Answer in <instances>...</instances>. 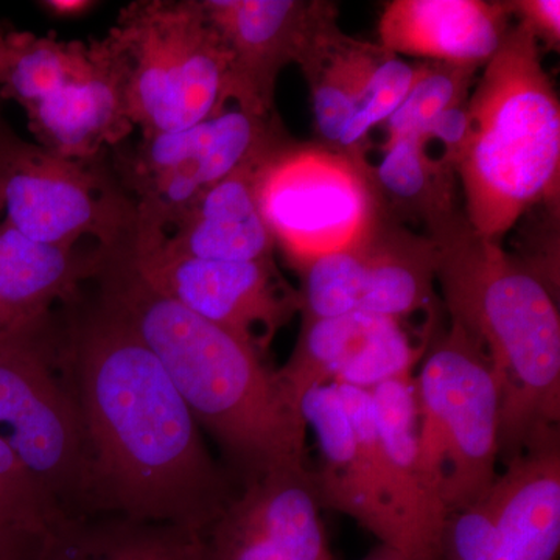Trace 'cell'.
Here are the masks:
<instances>
[{
	"mask_svg": "<svg viewBox=\"0 0 560 560\" xmlns=\"http://www.w3.org/2000/svg\"><path fill=\"white\" fill-rule=\"evenodd\" d=\"M109 33L127 60L132 124L145 138L228 109L231 58L201 0L132 2Z\"/></svg>",
	"mask_w": 560,
	"mask_h": 560,
	"instance_id": "cell-6",
	"label": "cell"
},
{
	"mask_svg": "<svg viewBox=\"0 0 560 560\" xmlns=\"http://www.w3.org/2000/svg\"><path fill=\"white\" fill-rule=\"evenodd\" d=\"M470 130L455 168L467 224L501 243L533 206L555 200L560 179V103L536 36L518 24L467 98Z\"/></svg>",
	"mask_w": 560,
	"mask_h": 560,
	"instance_id": "cell-4",
	"label": "cell"
},
{
	"mask_svg": "<svg viewBox=\"0 0 560 560\" xmlns=\"http://www.w3.org/2000/svg\"><path fill=\"white\" fill-rule=\"evenodd\" d=\"M383 219L359 245L301 268L302 319L363 312L404 323L430 311L436 282L433 242Z\"/></svg>",
	"mask_w": 560,
	"mask_h": 560,
	"instance_id": "cell-13",
	"label": "cell"
},
{
	"mask_svg": "<svg viewBox=\"0 0 560 560\" xmlns=\"http://www.w3.org/2000/svg\"><path fill=\"white\" fill-rule=\"evenodd\" d=\"M279 145L268 116L235 108L121 150L116 176L138 212L135 246L158 241L206 190Z\"/></svg>",
	"mask_w": 560,
	"mask_h": 560,
	"instance_id": "cell-10",
	"label": "cell"
},
{
	"mask_svg": "<svg viewBox=\"0 0 560 560\" xmlns=\"http://www.w3.org/2000/svg\"><path fill=\"white\" fill-rule=\"evenodd\" d=\"M374 404L378 447L390 478L412 518L442 555L447 514L423 485L418 460V405L415 378H396L370 390Z\"/></svg>",
	"mask_w": 560,
	"mask_h": 560,
	"instance_id": "cell-23",
	"label": "cell"
},
{
	"mask_svg": "<svg viewBox=\"0 0 560 560\" xmlns=\"http://www.w3.org/2000/svg\"><path fill=\"white\" fill-rule=\"evenodd\" d=\"M300 411L318 442L320 470L313 480L320 506L348 515L410 560H442L390 478L370 390L316 386L302 394Z\"/></svg>",
	"mask_w": 560,
	"mask_h": 560,
	"instance_id": "cell-8",
	"label": "cell"
},
{
	"mask_svg": "<svg viewBox=\"0 0 560 560\" xmlns=\"http://www.w3.org/2000/svg\"><path fill=\"white\" fill-rule=\"evenodd\" d=\"M98 5L91 0H43L39 7L46 10L51 16L57 18H79Z\"/></svg>",
	"mask_w": 560,
	"mask_h": 560,
	"instance_id": "cell-32",
	"label": "cell"
},
{
	"mask_svg": "<svg viewBox=\"0 0 560 560\" xmlns=\"http://www.w3.org/2000/svg\"><path fill=\"white\" fill-rule=\"evenodd\" d=\"M415 393L420 477L448 517L499 477V382L480 346L451 323L420 360Z\"/></svg>",
	"mask_w": 560,
	"mask_h": 560,
	"instance_id": "cell-5",
	"label": "cell"
},
{
	"mask_svg": "<svg viewBox=\"0 0 560 560\" xmlns=\"http://www.w3.org/2000/svg\"><path fill=\"white\" fill-rule=\"evenodd\" d=\"M106 248L55 246L33 242L0 223V331L49 315L51 305L72 296L80 282L94 279Z\"/></svg>",
	"mask_w": 560,
	"mask_h": 560,
	"instance_id": "cell-21",
	"label": "cell"
},
{
	"mask_svg": "<svg viewBox=\"0 0 560 560\" xmlns=\"http://www.w3.org/2000/svg\"><path fill=\"white\" fill-rule=\"evenodd\" d=\"M257 197L298 270L359 245L385 217L366 162L326 147L282 143L261 164Z\"/></svg>",
	"mask_w": 560,
	"mask_h": 560,
	"instance_id": "cell-9",
	"label": "cell"
},
{
	"mask_svg": "<svg viewBox=\"0 0 560 560\" xmlns=\"http://www.w3.org/2000/svg\"><path fill=\"white\" fill-rule=\"evenodd\" d=\"M429 345H416L401 320L370 313L302 319L296 348L278 375L298 405L316 386L371 390L412 375Z\"/></svg>",
	"mask_w": 560,
	"mask_h": 560,
	"instance_id": "cell-16",
	"label": "cell"
},
{
	"mask_svg": "<svg viewBox=\"0 0 560 560\" xmlns=\"http://www.w3.org/2000/svg\"><path fill=\"white\" fill-rule=\"evenodd\" d=\"M512 14H518L523 27L528 28L537 43L558 49L560 43L559 0H523L508 3Z\"/></svg>",
	"mask_w": 560,
	"mask_h": 560,
	"instance_id": "cell-30",
	"label": "cell"
},
{
	"mask_svg": "<svg viewBox=\"0 0 560 560\" xmlns=\"http://www.w3.org/2000/svg\"><path fill=\"white\" fill-rule=\"evenodd\" d=\"M366 560H410L407 556L401 555V552L393 550V548L385 547L382 545L377 551L372 552L370 558Z\"/></svg>",
	"mask_w": 560,
	"mask_h": 560,
	"instance_id": "cell-34",
	"label": "cell"
},
{
	"mask_svg": "<svg viewBox=\"0 0 560 560\" xmlns=\"http://www.w3.org/2000/svg\"><path fill=\"white\" fill-rule=\"evenodd\" d=\"M60 523L57 503L0 440V528L43 539Z\"/></svg>",
	"mask_w": 560,
	"mask_h": 560,
	"instance_id": "cell-28",
	"label": "cell"
},
{
	"mask_svg": "<svg viewBox=\"0 0 560 560\" xmlns=\"http://www.w3.org/2000/svg\"><path fill=\"white\" fill-rule=\"evenodd\" d=\"M94 280L245 481L305 466L308 430L300 405L261 350L154 290L136 271L130 246L106 249Z\"/></svg>",
	"mask_w": 560,
	"mask_h": 560,
	"instance_id": "cell-2",
	"label": "cell"
},
{
	"mask_svg": "<svg viewBox=\"0 0 560 560\" xmlns=\"http://www.w3.org/2000/svg\"><path fill=\"white\" fill-rule=\"evenodd\" d=\"M307 466L245 481L202 536L206 560H334Z\"/></svg>",
	"mask_w": 560,
	"mask_h": 560,
	"instance_id": "cell-15",
	"label": "cell"
},
{
	"mask_svg": "<svg viewBox=\"0 0 560 560\" xmlns=\"http://www.w3.org/2000/svg\"><path fill=\"white\" fill-rule=\"evenodd\" d=\"M559 431L506 463L482 499L445 522L442 560H558Z\"/></svg>",
	"mask_w": 560,
	"mask_h": 560,
	"instance_id": "cell-12",
	"label": "cell"
},
{
	"mask_svg": "<svg viewBox=\"0 0 560 560\" xmlns=\"http://www.w3.org/2000/svg\"><path fill=\"white\" fill-rule=\"evenodd\" d=\"M90 44V72L24 109L39 147L75 161L95 160L106 147H120L136 128L124 51L109 32Z\"/></svg>",
	"mask_w": 560,
	"mask_h": 560,
	"instance_id": "cell-18",
	"label": "cell"
},
{
	"mask_svg": "<svg viewBox=\"0 0 560 560\" xmlns=\"http://www.w3.org/2000/svg\"><path fill=\"white\" fill-rule=\"evenodd\" d=\"M510 5L482 0H394L378 21L381 47L390 55L482 68L506 36Z\"/></svg>",
	"mask_w": 560,
	"mask_h": 560,
	"instance_id": "cell-20",
	"label": "cell"
},
{
	"mask_svg": "<svg viewBox=\"0 0 560 560\" xmlns=\"http://www.w3.org/2000/svg\"><path fill=\"white\" fill-rule=\"evenodd\" d=\"M136 271L154 290L202 319L238 335L264 352L301 312L300 291L290 287L275 260L223 261L138 254Z\"/></svg>",
	"mask_w": 560,
	"mask_h": 560,
	"instance_id": "cell-14",
	"label": "cell"
},
{
	"mask_svg": "<svg viewBox=\"0 0 560 560\" xmlns=\"http://www.w3.org/2000/svg\"><path fill=\"white\" fill-rule=\"evenodd\" d=\"M451 165L431 160L427 142L420 136L389 138L383 147L377 167L371 168L378 195L389 197L399 206H407L431 224L453 215Z\"/></svg>",
	"mask_w": 560,
	"mask_h": 560,
	"instance_id": "cell-25",
	"label": "cell"
},
{
	"mask_svg": "<svg viewBox=\"0 0 560 560\" xmlns=\"http://www.w3.org/2000/svg\"><path fill=\"white\" fill-rule=\"evenodd\" d=\"M451 323L477 342L499 382L500 456L559 431L560 316L552 287L453 213L431 224Z\"/></svg>",
	"mask_w": 560,
	"mask_h": 560,
	"instance_id": "cell-3",
	"label": "cell"
},
{
	"mask_svg": "<svg viewBox=\"0 0 560 560\" xmlns=\"http://www.w3.org/2000/svg\"><path fill=\"white\" fill-rule=\"evenodd\" d=\"M268 156L238 168L206 190L158 241L131 249L201 260L272 259L276 242L257 197V178Z\"/></svg>",
	"mask_w": 560,
	"mask_h": 560,
	"instance_id": "cell-19",
	"label": "cell"
},
{
	"mask_svg": "<svg viewBox=\"0 0 560 560\" xmlns=\"http://www.w3.org/2000/svg\"><path fill=\"white\" fill-rule=\"evenodd\" d=\"M469 130L470 117L466 102L442 110L436 119L431 120L430 124L427 125L425 130L422 132V139L425 140V142H429L431 139H436L444 143L445 154L442 161L453 168L456 158H458L464 143H466Z\"/></svg>",
	"mask_w": 560,
	"mask_h": 560,
	"instance_id": "cell-31",
	"label": "cell"
},
{
	"mask_svg": "<svg viewBox=\"0 0 560 560\" xmlns=\"http://www.w3.org/2000/svg\"><path fill=\"white\" fill-rule=\"evenodd\" d=\"M91 65L90 43L0 31V95L24 109L86 75Z\"/></svg>",
	"mask_w": 560,
	"mask_h": 560,
	"instance_id": "cell-24",
	"label": "cell"
},
{
	"mask_svg": "<svg viewBox=\"0 0 560 560\" xmlns=\"http://www.w3.org/2000/svg\"><path fill=\"white\" fill-rule=\"evenodd\" d=\"M61 355L92 492L136 521L202 537L234 495L160 359L102 294L70 324Z\"/></svg>",
	"mask_w": 560,
	"mask_h": 560,
	"instance_id": "cell-1",
	"label": "cell"
},
{
	"mask_svg": "<svg viewBox=\"0 0 560 560\" xmlns=\"http://www.w3.org/2000/svg\"><path fill=\"white\" fill-rule=\"evenodd\" d=\"M206 16L231 58V102L268 116L276 80L305 47L330 7L296 0H201Z\"/></svg>",
	"mask_w": 560,
	"mask_h": 560,
	"instance_id": "cell-17",
	"label": "cell"
},
{
	"mask_svg": "<svg viewBox=\"0 0 560 560\" xmlns=\"http://www.w3.org/2000/svg\"><path fill=\"white\" fill-rule=\"evenodd\" d=\"M3 212V194H2V184H0V215Z\"/></svg>",
	"mask_w": 560,
	"mask_h": 560,
	"instance_id": "cell-35",
	"label": "cell"
},
{
	"mask_svg": "<svg viewBox=\"0 0 560 560\" xmlns=\"http://www.w3.org/2000/svg\"><path fill=\"white\" fill-rule=\"evenodd\" d=\"M58 342L50 313L0 331V440L55 503L92 492L79 408L54 371Z\"/></svg>",
	"mask_w": 560,
	"mask_h": 560,
	"instance_id": "cell-7",
	"label": "cell"
},
{
	"mask_svg": "<svg viewBox=\"0 0 560 560\" xmlns=\"http://www.w3.org/2000/svg\"><path fill=\"white\" fill-rule=\"evenodd\" d=\"M95 160H69L0 132L5 223L46 245L72 248L91 237L106 249L131 246L138 226L135 201Z\"/></svg>",
	"mask_w": 560,
	"mask_h": 560,
	"instance_id": "cell-11",
	"label": "cell"
},
{
	"mask_svg": "<svg viewBox=\"0 0 560 560\" xmlns=\"http://www.w3.org/2000/svg\"><path fill=\"white\" fill-rule=\"evenodd\" d=\"M388 51L359 43L338 31L335 18L320 24L302 54L300 65L311 83L313 113L319 135L340 145L355 116L375 69Z\"/></svg>",
	"mask_w": 560,
	"mask_h": 560,
	"instance_id": "cell-22",
	"label": "cell"
},
{
	"mask_svg": "<svg viewBox=\"0 0 560 560\" xmlns=\"http://www.w3.org/2000/svg\"><path fill=\"white\" fill-rule=\"evenodd\" d=\"M422 66H412L396 55L386 54L372 75L355 116L340 140L338 150L363 160L359 149L372 128L388 121L418 80Z\"/></svg>",
	"mask_w": 560,
	"mask_h": 560,
	"instance_id": "cell-29",
	"label": "cell"
},
{
	"mask_svg": "<svg viewBox=\"0 0 560 560\" xmlns=\"http://www.w3.org/2000/svg\"><path fill=\"white\" fill-rule=\"evenodd\" d=\"M172 560H206L201 537H191Z\"/></svg>",
	"mask_w": 560,
	"mask_h": 560,
	"instance_id": "cell-33",
	"label": "cell"
},
{
	"mask_svg": "<svg viewBox=\"0 0 560 560\" xmlns=\"http://www.w3.org/2000/svg\"><path fill=\"white\" fill-rule=\"evenodd\" d=\"M477 69L459 66H422L407 97L388 119V139L422 132L442 110L466 103L469 98L471 75Z\"/></svg>",
	"mask_w": 560,
	"mask_h": 560,
	"instance_id": "cell-27",
	"label": "cell"
},
{
	"mask_svg": "<svg viewBox=\"0 0 560 560\" xmlns=\"http://www.w3.org/2000/svg\"><path fill=\"white\" fill-rule=\"evenodd\" d=\"M191 537L197 536L176 529L154 533L128 526L86 530L60 523L40 541L33 560H172Z\"/></svg>",
	"mask_w": 560,
	"mask_h": 560,
	"instance_id": "cell-26",
	"label": "cell"
}]
</instances>
